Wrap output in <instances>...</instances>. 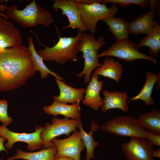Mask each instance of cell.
<instances>
[{"label":"cell","instance_id":"1","mask_svg":"<svg viewBox=\"0 0 160 160\" xmlns=\"http://www.w3.org/2000/svg\"><path fill=\"white\" fill-rule=\"evenodd\" d=\"M36 71L25 46L22 44L0 51V91L24 86Z\"/></svg>","mask_w":160,"mask_h":160},{"label":"cell","instance_id":"2","mask_svg":"<svg viewBox=\"0 0 160 160\" xmlns=\"http://www.w3.org/2000/svg\"><path fill=\"white\" fill-rule=\"evenodd\" d=\"M14 4L7 6L5 14L9 18L24 28L33 27L38 25L49 27L54 19L48 10L42 7L33 0L23 9Z\"/></svg>","mask_w":160,"mask_h":160},{"label":"cell","instance_id":"3","mask_svg":"<svg viewBox=\"0 0 160 160\" xmlns=\"http://www.w3.org/2000/svg\"><path fill=\"white\" fill-rule=\"evenodd\" d=\"M82 32L79 31L74 37H59L53 46L49 47L43 45L44 49L39 50L37 53L47 61H54L63 64L68 61H76Z\"/></svg>","mask_w":160,"mask_h":160},{"label":"cell","instance_id":"4","mask_svg":"<svg viewBox=\"0 0 160 160\" xmlns=\"http://www.w3.org/2000/svg\"><path fill=\"white\" fill-rule=\"evenodd\" d=\"M105 44L103 36H99L96 39L93 34L86 32H82L79 44L78 51L83 53L82 57L84 58V66L82 71L77 74L76 76L79 78L84 77L85 84L89 82L92 71L102 65V64L98 61V52Z\"/></svg>","mask_w":160,"mask_h":160},{"label":"cell","instance_id":"5","mask_svg":"<svg viewBox=\"0 0 160 160\" xmlns=\"http://www.w3.org/2000/svg\"><path fill=\"white\" fill-rule=\"evenodd\" d=\"M78 2L81 20L87 31L93 35L98 21L114 16L119 9L116 4L109 8L106 3H100L99 0H92L90 3Z\"/></svg>","mask_w":160,"mask_h":160},{"label":"cell","instance_id":"6","mask_svg":"<svg viewBox=\"0 0 160 160\" xmlns=\"http://www.w3.org/2000/svg\"><path fill=\"white\" fill-rule=\"evenodd\" d=\"M100 129L119 136L146 139V130L140 125L136 119L132 116L117 117L101 125Z\"/></svg>","mask_w":160,"mask_h":160},{"label":"cell","instance_id":"7","mask_svg":"<svg viewBox=\"0 0 160 160\" xmlns=\"http://www.w3.org/2000/svg\"><path fill=\"white\" fill-rule=\"evenodd\" d=\"M137 44L129 39L116 41L112 45L98 54V57H114L127 62L137 60H148L156 65L158 60L153 57L142 53L139 51Z\"/></svg>","mask_w":160,"mask_h":160},{"label":"cell","instance_id":"8","mask_svg":"<svg viewBox=\"0 0 160 160\" xmlns=\"http://www.w3.org/2000/svg\"><path fill=\"white\" fill-rule=\"evenodd\" d=\"M80 120L55 117L52 119V124L46 123L41 133L43 148L55 146L51 141L53 139L63 134L69 136L71 132L76 131Z\"/></svg>","mask_w":160,"mask_h":160},{"label":"cell","instance_id":"9","mask_svg":"<svg viewBox=\"0 0 160 160\" xmlns=\"http://www.w3.org/2000/svg\"><path fill=\"white\" fill-rule=\"evenodd\" d=\"M44 126L36 125L35 131L31 133L15 132L9 130L6 126L0 125V136L6 138L7 140L4 144L6 149H11L14 144L18 142L26 143L27 148L31 151L41 149L43 143L41 137V133Z\"/></svg>","mask_w":160,"mask_h":160},{"label":"cell","instance_id":"10","mask_svg":"<svg viewBox=\"0 0 160 160\" xmlns=\"http://www.w3.org/2000/svg\"><path fill=\"white\" fill-rule=\"evenodd\" d=\"M51 141L57 148V153L54 158L65 156L74 160H81V153L85 147L78 130L75 131L67 138L58 139L55 138Z\"/></svg>","mask_w":160,"mask_h":160},{"label":"cell","instance_id":"11","mask_svg":"<svg viewBox=\"0 0 160 160\" xmlns=\"http://www.w3.org/2000/svg\"><path fill=\"white\" fill-rule=\"evenodd\" d=\"M121 146L127 160H154L153 145L146 139L132 137Z\"/></svg>","mask_w":160,"mask_h":160},{"label":"cell","instance_id":"12","mask_svg":"<svg viewBox=\"0 0 160 160\" xmlns=\"http://www.w3.org/2000/svg\"><path fill=\"white\" fill-rule=\"evenodd\" d=\"M52 7L55 12L61 10L62 14L65 15L68 18L69 24L64 26L62 28V30L71 28L77 29L82 32L87 31L80 19L78 2L76 0H55Z\"/></svg>","mask_w":160,"mask_h":160},{"label":"cell","instance_id":"13","mask_svg":"<svg viewBox=\"0 0 160 160\" xmlns=\"http://www.w3.org/2000/svg\"><path fill=\"white\" fill-rule=\"evenodd\" d=\"M21 32L13 23L0 16V51L22 44Z\"/></svg>","mask_w":160,"mask_h":160},{"label":"cell","instance_id":"14","mask_svg":"<svg viewBox=\"0 0 160 160\" xmlns=\"http://www.w3.org/2000/svg\"><path fill=\"white\" fill-rule=\"evenodd\" d=\"M103 85V81L99 80L98 76L92 74L85 89L83 103L95 111L100 108L103 104V99L100 97V93Z\"/></svg>","mask_w":160,"mask_h":160},{"label":"cell","instance_id":"15","mask_svg":"<svg viewBox=\"0 0 160 160\" xmlns=\"http://www.w3.org/2000/svg\"><path fill=\"white\" fill-rule=\"evenodd\" d=\"M102 92L104 98L100 108L103 113L112 109H119L124 112L128 111L127 100L129 97L126 92L106 90H103Z\"/></svg>","mask_w":160,"mask_h":160},{"label":"cell","instance_id":"16","mask_svg":"<svg viewBox=\"0 0 160 160\" xmlns=\"http://www.w3.org/2000/svg\"><path fill=\"white\" fill-rule=\"evenodd\" d=\"M55 80L59 88L60 94L58 96L54 95L53 100L64 104L70 103L73 104L83 100L85 89L71 87L56 78Z\"/></svg>","mask_w":160,"mask_h":160},{"label":"cell","instance_id":"17","mask_svg":"<svg viewBox=\"0 0 160 160\" xmlns=\"http://www.w3.org/2000/svg\"><path fill=\"white\" fill-rule=\"evenodd\" d=\"M43 110L46 113L55 116L62 115L65 117L79 120L80 119L79 103L67 105L57 102L53 100L50 105L44 106Z\"/></svg>","mask_w":160,"mask_h":160},{"label":"cell","instance_id":"18","mask_svg":"<svg viewBox=\"0 0 160 160\" xmlns=\"http://www.w3.org/2000/svg\"><path fill=\"white\" fill-rule=\"evenodd\" d=\"M155 14L154 9H150L148 12L140 15L134 20L128 22L129 33L135 35H148L152 28Z\"/></svg>","mask_w":160,"mask_h":160},{"label":"cell","instance_id":"19","mask_svg":"<svg viewBox=\"0 0 160 160\" xmlns=\"http://www.w3.org/2000/svg\"><path fill=\"white\" fill-rule=\"evenodd\" d=\"M123 71V68L119 61L107 57L100 66L95 69L93 73L111 79L118 83L121 78Z\"/></svg>","mask_w":160,"mask_h":160},{"label":"cell","instance_id":"20","mask_svg":"<svg viewBox=\"0 0 160 160\" xmlns=\"http://www.w3.org/2000/svg\"><path fill=\"white\" fill-rule=\"evenodd\" d=\"M145 75V81L141 90L137 95L129 98V100L127 103L140 100L143 101L146 106H151L154 104L151 95L154 86L157 83L158 75L150 71L146 72Z\"/></svg>","mask_w":160,"mask_h":160},{"label":"cell","instance_id":"21","mask_svg":"<svg viewBox=\"0 0 160 160\" xmlns=\"http://www.w3.org/2000/svg\"><path fill=\"white\" fill-rule=\"evenodd\" d=\"M147 35L137 44V47H148L150 56L156 59L160 51V25L157 20L153 22L152 30Z\"/></svg>","mask_w":160,"mask_h":160},{"label":"cell","instance_id":"22","mask_svg":"<svg viewBox=\"0 0 160 160\" xmlns=\"http://www.w3.org/2000/svg\"><path fill=\"white\" fill-rule=\"evenodd\" d=\"M55 146L47 148H43L34 152H28L17 149L16 153L7 160L22 159L27 160H53L57 153Z\"/></svg>","mask_w":160,"mask_h":160},{"label":"cell","instance_id":"23","mask_svg":"<svg viewBox=\"0 0 160 160\" xmlns=\"http://www.w3.org/2000/svg\"><path fill=\"white\" fill-rule=\"evenodd\" d=\"M102 21L108 25V31L114 35L116 41L129 39V33L128 23L125 18L113 16Z\"/></svg>","mask_w":160,"mask_h":160},{"label":"cell","instance_id":"24","mask_svg":"<svg viewBox=\"0 0 160 160\" xmlns=\"http://www.w3.org/2000/svg\"><path fill=\"white\" fill-rule=\"evenodd\" d=\"M91 127L90 132H87L84 130L81 120L77 128L79 130L81 140L86 148L87 152L85 160H90L94 158V151L95 148L99 145V142L94 141L93 136V132L98 130L99 126L94 120L91 122Z\"/></svg>","mask_w":160,"mask_h":160},{"label":"cell","instance_id":"25","mask_svg":"<svg viewBox=\"0 0 160 160\" xmlns=\"http://www.w3.org/2000/svg\"><path fill=\"white\" fill-rule=\"evenodd\" d=\"M28 39V48L31 53L33 63L36 70L40 73L41 78L45 79L50 74L60 80L64 81L62 77L59 76L55 72L50 70L44 64V60L38 54L35 49L32 36H29Z\"/></svg>","mask_w":160,"mask_h":160},{"label":"cell","instance_id":"26","mask_svg":"<svg viewBox=\"0 0 160 160\" xmlns=\"http://www.w3.org/2000/svg\"><path fill=\"white\" fill-rule=\"evenodd\" d=\"M137 120L139 124L144 129H146L156 134L160 135L159 111L153 108L139 116Z\"/></svg>","mask_w":160,"mask_h":160},{"label":"cell","instance_id":"27","mask_svg":"<svg viewBox=\"0 0 160 160\" xmlns=\"http://www.w3.org/2000/svg\"><path fill=\"white\" fill-rule=\"evenodd\" d=\"M102 3H111L113 4H117L119 6L123 8L130 6L132 4L137 5L144 9L149 4V0H104Z\"/></svg>","mask_w":160,"mask_h":160},{"label":"cell","instance_id":"28","mask_svg":"<svg viewBox=\"0 0 160 160\" xmlns=\"http://www.w3.org/2000/svg\"><path fill=\"white\" fill-rule=\"evenodd\" d=\"M8 108L7 101L4 99L0 100V121L6 127L10 124L12 121V118L8 115Z\"/></svg>","mask_w":160,"mask_h":160},{"label":"cell","instance_id":"29","mask_svg":"<svg viewBox=\"0 0 160 160\" xmlns=\"http://www.w3.org/2000/svg\"><path fill=\"white\" fill-rule=\"evenodd\" d=\"M146 139L153 145L160 147V135L155 134L146 130Z\"/></svg>","mask_w":160,"mask_h":160},{"label":"cell","instance_id":"30","mask_svg":"<svg viewBox=\"0 0 160 160\" xmlns=\"http://www.w3.org/2000/svg\"><path fill=\"white\" fill-rule=\"evenodd\" d=\"M6 140L5 138L0 136V152L4 151L8 153V152L5 148L4 144Z\"/></svg>","mask_w":160,"mask_h":160},{"label":"cell","instance_id":"31","mask_svg":"<svg viewBox=\"0 0 160 160\" xmlns=\"http://www.w3.org/2000/svg\"><path fill=\"white\" fill-rule=\"evenodd\" d=\"M153 157H160V148H158L155 150H153Z\"/></svg>","mask_w":160,"mask_h":160},{"label":"cell","instance_id":"32","mask_svg":"<svg viewBox=\"0 0 160 160\" xmlns=\"http://www.w3.org/2000/svg\"><path fill=\"white\" fill-rule=\"evenodd\" d=\"M4 1L3 0H0V11L2 12L5 11L7 6L2 4Z\"/></svg>","mask_w":160,"mask_h":160},{"label":"cell","instance_id":"33","mask_svg":"<svg viewBox=\"0 0 160 160\" xmlns=\"http://www.w3.org/2000/svg\"><path fill=\"white\" fill-rule=\"evenodd\" d=\"M53 160H74L73 159L67 157L62 156L54 158Z\"/></svg>","mask_w":160,"mask_h":160},{"label":"cell","instance_id":"34","mask_svg":"<svg viewBox=\"0 0 160 160\" xmlns=\"http://www.w3.org/2000/svg\"><path fill=\"white\" fill-rule=\"evenodd\" d=\"M157 74L158 75V78L157 82H158V84L156 89H160V73H159Z\"/></svg>","mask_w":160,"mask_h":160},{"label":"cell","instance_id":"35","mask_svg":"<svg viewBox=\"0 0 160 160\" xmlns=\"http://www.w3.org/2000/svg\"><path fill=\"white\" fill-rule=\"evenodd\" d=\"M0 16L2 17H4V18L8 19V18H7L6 15L5 13H3V12H1L0 11Z\"/></svg>","mask_w":160,"mask_h":160}]
</instances>
